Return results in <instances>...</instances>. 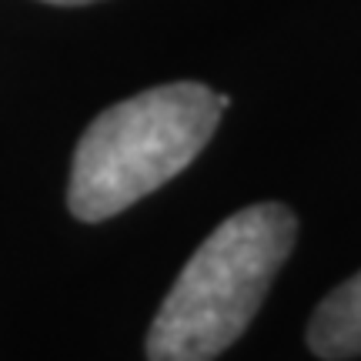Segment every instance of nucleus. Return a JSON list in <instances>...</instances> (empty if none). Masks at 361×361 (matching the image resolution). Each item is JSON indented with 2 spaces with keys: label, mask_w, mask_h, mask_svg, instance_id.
Instances as JSON below:
<instances>
[{
  "label": "nucleus",
  "mask_w": 361,
  "mask_h": 361,
  "mask_svg": "<svg viewBox=\"0 0 361 361\" xmlns=\"http://www.w3.org/2000/svg\"><path fill=\"white\" fill-rule=\"evenodd\" d=\"M44 4H57V7H78V4H94V0H44Z\"/></svg>",
  "instance_id": "4"
},
{
  "label": "nucleus",
  "mask_w": 361,
  "mask_h": 361,
  "mask_svg": "<svg viewBox=\"0 0 361 361\" xmlns=\"http://www.w3.org/2000/svg\"><path fill=\"white\" fill-rule=\"evenodd\" d=\"M308 345L324 361L361 355V271L318 305L308 324Z\"/></svg>",
  "instance_id": "3"
},
{
  "label": "nucleus",
  "mask_w": 361,
  "mask_h": 361,
  "mask_svg": "<svg viewBox=\"0 0 361 361\" xmlns=\"http://www.w3.org/2000/svg\"><path fill=\"white\" fill-rule=\"evenodd\" d=\"M228 97L204 84H164L107 107L74 151L67 204L97 224L168 184L204 151Z\"/></svg>",
  "instance_id": "2"
},
{
  "label": "nucleus",
  "mask_w": 361,
  "mask_h": 361,
  "mask_svg": "<svg viewBox=\"0 0 361 361\" xmlns=\"http://www.w3.org/2000/svg\"><path fill=\"white\" fill-rule=\"evenodd\" d=\"M295 238V214L274 201L218 224L157 311L147 331V361H214L231 348L258 314Z\"/></svg>",
  "instance_id": "1"
}]
</instances>
